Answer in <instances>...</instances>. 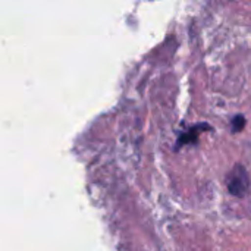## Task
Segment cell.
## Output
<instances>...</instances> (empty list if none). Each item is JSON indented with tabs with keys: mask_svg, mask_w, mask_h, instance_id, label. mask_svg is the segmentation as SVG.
<instances>
[{
	"mask_svg": "<svg viewBox=\"0 0 251 251\" xmlns=\"http://www.w3.org/2000/svg\"><path fill=\"white\" fill-rule=\"evenodd\" d=\"M228 190L232 196L235 197H244L247 193H249V188H250V178H249V174L247 171L244 169V166L241 165H237L231 174L228 175Z\"/></svg>",
	"mask_w": 251,
	"mask_h": 251,
	"instance_id": "cell-1",
	"label": "cell"
},
{
	"mask_svg": "<svg viewBox=\"0 0 251 251\" xmlns=\"http://www.w3.org/2000/svg\"><path fill=\"white\" fill-rule=\"evenodd\" d=\"M197 129H199V126H194V128H191V131L181 135L178 147L182 146V144H194V143H197Z\"/></svg>",
	"mask_w": 251,
	"mask_h": 251,
	"instance_id": "cell-2",
	"label": "cell"
},
{
	"mask_svg": "<svg viewBox=\"0 0 251 251\" xmlns=\"http://www.w3.org/2000/svg\"><path fill=\"white\" fill-rule=\"evenodd\" d=\"M246 126V118L243 115H237L234 119H232V131L234 132H240L243 131Z\"/></svg>",
	"mask_w": 251,
	"mask_h": 251,
	"instance_id": "cell-3",
	"label": "cell"
}]
</instances>
